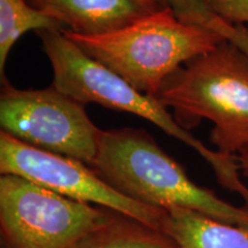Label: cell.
Listing matches in <instances>:
<instances>
[{
  "mask_svg": "<svg viewBox=\"0 0 248 248\" xmlns=\"http://www.w3.org/2000/svg\"><path fill=\"white\" fill-rule=\"evenodd\" d=\"M90 167L111 187L137 202L164 210L191 209L229 224L248 226V207L233 206L195 184L145 130H101Z\"/></svg>",
  "mask_w": 248,
  "mask_h": 248,
  "instance_id": "1",
  "label": "cell"
},
{
  "mask_svg": "<svg viewBox=\"0 0 248 248\" xmlns=\"http://www.w3.org/2000/svg\"><path fill=\"white\" fill-rule=\"evenodd\" d=\"M156 99L185 130L212 121L218 153L237 157L248 150V55L226 39L170 75Z\"/></svg>",
  "mask_w": 248,
  "mask_h": 248,
  "instance_id": "2",
  "label": "cell"
},
{
  "mask_svg": "<svg viewBox=\"0 0 248 248\" xmlns=\"http://www.w3.org/2000/svg\"><path fill=\"white\" fill-rule=\"evenodd\" d=\"M62 32L90 58L153 98L183 64L224 40L209 28L178 18L170 6L106 35Z\"/></svg>",
  "mask_w": 248,
  "mask_h": 248,
  "instance_id": "3",
  "label": "cell"
},
{
  "mask_svg": "<svg viewBox=\"0 0 248 248\" xmlns=\"http://www.w3.org/2000/svg\"><path fill=\"white\" fill-rule=\"evenodd\" d=\"M43 51L53 68V86L82 104H95L128 111L150 121L167 135L193 148L215 171L219 184L240 195L248 203V186L241 181L237 157L210 150L182 128L159 99L139 92L115 73L93 60L64 36L62 30L38 31Z\"/></svg>",
  "mask_w": 248,
  "mask_h": 248,
  "instance_id": "4",
  "label": "cell"
},
{
  "mask_svg": "<svg viewBox=\"0 0 248 248\" xmlns=\"http://www.w3.org/2000/svg\"><path fill=\"white\" fill-rule=\"evenodd\" d=\"M111 209L79 202L15 175L0 177V248H76Z\"/></svg>",
  "mask_w": 248,
  "mask_h": 248,
  "instance_id": "5",
  "label": "cell"
},
{
  "mask_svg": "<svg viewBox=\"0 0 248 248\" xmlns=\"http://www.w3.org/2000/svg\"><path fill=\"white\" fill-rule=\"evenodd\" d=\"M4 83L0 97L1 131L30 146L91 166L101 130L90 120L84 104L54 86L18 90Z\"/></svg>",
  "mask_w": 248,
  "mask_h": 248,
  "instance_id": "6",
  "label": "cell"
},
{
  "mask_svg": "<svg viewBox=\"0 0 248 248\" xmlns=\"http://www.w3.org/2000/svg\"><path fill=\"white\" fill-rule=\"evenodd\" d=\"M0 172L20 176L79 202L122 213L162 231L167 210L121 194L82 161L30 146L4 131L0 133Z\"/></svg>",
  "mask_w": 248,
  "mask_h": 248,
  "instance_id": "7",
  "label": "cell"
},
{
  "mask_svg": "<svg viewBox=\"0 0 248 248\" xmlns=\"http://www.w3.org/2000/svg\"><path fill=\"white\" fill-rule=\"evenodd\" d=\"M82 36H99L131 26L162 9L153 0H27Z\"/></svg>",
  "mask_w": 248,
  "mask_h": 248,
  "instance_id": "8",
  "label": "cell"
},
{
  "mask_svg": "<svg viewBox=\"0 0 248 248\" xmlns=\"http://www.w3.org/2000/svg\"><path fill=\"white\" fill-rule=\"evenodd\" d=\"M162 231L181 248H248V226L229 224L186 208L167 210Z\"/></svg>",
  "mask_w": 248,
  "mask_h": 248,
  "instance_id": "9",
  "label": "cell"
},
{
  "mask_svg": "<svg viewBox=\"0 0 248 248\" xmlns=\"http://www.w3.org/2000/svg\"><path fill=\"white\" fill-rule=\"evenodd\" d=\"M76 248H181L163 231L110 210L104 224L83 238Z\"/></svg>",
  "mask_w": 248,
  "mask_h": 248,
  "instance_id": "10",
  "label": "cell"
},
{
  "mask_svg": "<svg viewBox=\"0 0 248 248\" xmlns=\"http://www.w3.org/2000/svg\"><path fill=\"white\" fill-rule=\"evenodd\" d=\"M63 26L44 12L32 7L27 0H0V74L9 52L17 39L30 30H62Z\"/></svg>",
  "mask_w": 248,
  "mask_h": 248,
  "instance_id": "11",
  "label": "cell"
},
{
  "mask_svg": "<svg viewBox=\"0 0 248 248\" xmlns=\"http://www.w3.org/2000/svg\"><path fill=\"white\" fill-rule=\"evenodd\" d=\"M170 7L178 18L209 28L248 55V27L223 20L209 7L206 0H172Z\"/></svg>",
  "mask_w": 248,
  "mask_h": 248,
  "instance_id": "12",
  "label": "cell"
},
{
  "mask_svg": "<svg viewBox=\"0 0 248 248\" xmlns=\"http://www.w3.org/2000/svg\"><path fill=\"white\" fill-rule=\"evenodd\" d=\"M213 12L234 24L248 23V0H206Z\"/></svg>",
  "mask_w": 248,
  "mask_h": 248,
  "instance_id": "13",
  "label": "cell"
},
{
  "mask_svg": "<svg viewBox=\"0 0 248 248\" xmlns=\"http://www.w3.org/2000/svg\"><path fill=\"white\" fill-rule=\"evenodd\" d=\"M240 172L248 179V150L241 152L237 156Z\"/></svg>",
  "mask_w": 248,
  "mask_h": 248,
  "instance_id": "14",
  "label": "cell"
},
{
  "mask_svg": "<svg viewBox=\"0 0 248 248\" xmlns=\"http://www.w3.org/2000/svg\"><path fill=\"white\" fill-rule=\"evenodd\" d=\"M153 1L159 7L161 8H166V7H169L170 2L172 1V0H153Z\"/></svg>",
  "mask_w": 248,
  "mask_h": 248,
  "instance_id": "15",
  "label": "cell"
}]
</instances>
